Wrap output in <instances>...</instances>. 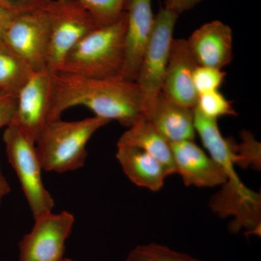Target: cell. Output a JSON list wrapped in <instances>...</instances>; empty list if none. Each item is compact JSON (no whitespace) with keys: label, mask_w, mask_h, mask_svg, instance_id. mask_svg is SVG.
Here are the masks:
<instances>
[{"label":"cell","mask_w":261,"mask_h":261,"mask_svg":"<svg viewBox=\"0 0 261 261\" xmlns=\"http://www.w3.org/2000/svg\"><path fill=\"white\" fill-rule=\"evenodd\" d=\"M34 72L4 44H0V94L17 97Z\"/></svg>","instance_id":"cell-18"},{"label":"cell","mask_w":261,"mask_h":261,"mask_svg":"<svg viewBox=\"0 0 261 261\" xmlns=\"http://www.w3.org/2000/svg\"><path fill=\"white\" fill-rule=\"evenodd\" d=\"M35 220L30 232L18 244L19 261H62L65 243L72 232L75 218L63 211L53 212Z\"/></svg>","instance_id":"cell-8"},{"label":"cell","mask_w":261,"mask_h":261,"mask_svg":"<svg viewBox=\"0 0 261 261\" xmlns=\"http://www.w3.org/2000/svg\"><path fill=\"white\" fill-rule=\"evenodd\" d=\"M44 8L50 25L47 70L55 73L68 51L99 27L78 0H47Z\"/></svg>","instance_id":"cell-5"},{"label":"cell","mask_w":261,"mask_h":261,"mask_svg":"<svg viewBox=\"0 0 261 261\" xmlns=\"http://www.w3.org/2000/svg\"><path fill=\"white\" fill-rule=\"evenodd\" d=\"M116 158L123 172L137 186L159 191L170 176L166 168L147 152L130 146L117 145Z\"/></svg>","instance_id":"cell-16"},{"label":"cell","mask_w":261,"mask_h":261,"mask_svg":"<svg viewBox=\"0 0 261 261\" xmlns=\"http://www.w3.org/2000/svg\"><path fill=\"white\" fill-rule=\"evenodd\" d=\"M126 261H200L160 244L140 245L130 250Z\"/></svg>","instance_id":"cell-19"},{"label":"cell","mask_w":261,"mask_h":261,"mask_svg":"<svg viewBox=\"0 0 261 261\" xmlns=\"http://www.w3.org/2000/svg\"><path fill=\"white\" fill-rule=\"evenodd\" d=\"M145 118L170 142L195 140L194 109L184 107L159 94L146 111Z\"/></svg>","instance_id":"cell-14"},{"label":"cell","mask_w":261,"mask_h":261,"mask_svg":"<svg viewBox=\"0 0 261 261\" xmlns=\"http://www.w3.org/2000/svg\"><path fill=\"white\" fill-rule=\"evenodd\" d=\"M197 66L186 39H173L161 93L179 106L194 109L198 94L192 77Z\"/></svg>","instance_id":"cell-11"},{"label":"cell","mask_w":261,"mask_h":261,"mask_svg":"<svg viewBox=\"0 0 261 261\" xmlns=\"http://www.w3.org/2000/svg\"><path fill=\"white\" fill-rule=\"evenodd\" d=\"M16 111V97L0 94V128L10 126Z\"/></svg>","instance_id":"cell-23"},{"label":"cell","mask_w":261,"mask_h":261,"mask_svg":"<svg viewBox=\"0 0 261 261\" xmlns=\"http://www.w3.org/2000/svg\"><path fill=\"white\" fill-rule=\"evenodd\" d=\"M217 120L204 116L196 108H194V124L196 134H198L205 149L216 162L224 168L227 174L228 180L233 187L241 188L243 184L240 181L233 166L240 162L238 154V146L221 135Z\"/></svg>","instance_id":"cell-15"},{"label":"cell","mask_w":261,"mask_h":261,"mask_svg":"<svg viewBox=\"0 0 261 261\" xmlns=\"http://www.w3.org/2000/svg\"><path fill=\"white\" fill-rule=\"evenodd\" d=\"M226 73L221 69L197 65L193 73L194 87L197 94L219 90L224 83Z\"/></svg>","instance_id":"cell-22"},{"label":"cell","mask_w":261,"mask_h":261,"mask_svg":"<svg viewBox=\"0 0 261 261\" xmlns=\"http://www.w3.org/2000/svg\"><path fill=\"white\" fill-rule=\"evenodd\" d=\"M187 43L197 65L221 70L232 61V31L220 20L202 25Z\"/></svg>","instance_id":"cell-13"},{"label":"cell","mask_w":261,"mask_h":261,"mask_svg":"<svg viewBox=\"0 0 261 261\" xmlns=\"http://www.w3.org/2000/svg\"><path fill=\"white\" fill-rule=\"evenodd\" d=\"M126 28L123 11L115 23L98 27L79 41L67 53L57 73L98 80L123 78Z\"/></svg>","instance_id":"cell-2"},{"label":"cell","mask_w":261,"mask_h":261,"mask_svg":"<svg viewBox=\"0 0 261 261\" xmlns=\"http://www.w3.org/2000/svg\"><path fill=\"white\" fill-rule=\"evenodd\" d=\"M47 0H0V6L20 13L39 8Z\"/></svg>","instance_id":"cell-24"},{"label":"cell","mask_w":261,"mask_h":261,"mask_svg":"<svg viewBox=\"0 0 261 261\" xmlns=\"http://www.w3.org/2000/svg\"><path fill=\"white\" fill-rule=\"evenodd\" d=\"M88 10L99 27L110 25L123 14L124 0H78Z\"/></svg>","instance_id":"cell-20"},{"label":"cell","mask_w":261,"mask_h":261,"mask_svg":"<svg viewBox=\"0 0 261 261\" xmlns=\"http://www.w3.org/2000/svg\"><path fill=\"white\" fill-rule=\"evenodd\" d=\"M44 5L17 13L3 41L34 73L47 70L50 25Z\"/></svg>","instance_id":"cell-7"},{"label":"cell","mask_w":261,"mask_h":261,"mask_svg":"<svg viewBox=\"0 0 261 261\" xmlns=\"http://www.w3.org/2000/svg\"><path fill=\"white\" fill-rule=\"evenodd\" d=\"M17 13L5 7L0 6V44H3L7 30Z\"/></svg>","instance_id":"cell-26"},{"label":"cell","mask_w":261,"mask_h":261,"mask_svg":"<svg viewBox=\"0 0 261 261\" xmlns=\"http://www.w3.org/2000/svg\"><path fill=\"white\" fill-rule=\"evenodd\" d=\"M10 191L9 184L7 181L4 175L2 172L1 167H0V204L3 197H5Z\"/></svg>","instance_id":"cell-27"},{"label":"cell","mask_w":261,"mask_h":261,"mask_svg":"<svg viewBox=\"0 0 261 261\" xmlns=\"http://www.w3.org/2000/svg\"><path fill=\"white\" fill-rule=\"evenodd\" d=\"M80 106L89 108L95 116L114 120L128 128L145 117L143 94L136 82L51 73L48 122L61 119L68 108Z\"/></svg>","instance_id":"cell-1"},{"label":"cell","mask_w":261,"mask_h":261,"mask_svg":"<svg viewBox=\"0 0 261 261\" xmlns=\"http://www.w3.org/2000/svg\"><path fill=\"white\" fill-rule=\"evenodd\" d=\"M117 145L130 146L147 152L160 161L170 175L176 173L171 143L145 117L120 137Z\"/></svg>","instance_id":"cell-17"},{"label":"cell","mask_w":261,"mask_h":261,"mask_svg":"<svg viewBox=\"0 0 261 261\" xmlns=\"http://www.w3.org/2000/svg\"><path fill=\"white\" fill-rule=\"evenodd\" d=\"M51 75L47 70L33 73L16 97V111L12 124L23 130L35 142L48 123Z\"/></svg>","instance_id":"cell-9"},{"label":"cell","mask_w":261,"mask_h":261,"mask_svg":"<svg viewBox=\"0 0 261 261\" xmlns=\"http://www.w3.org/2000/svg\"><path fill=\"white\" fill-rule=\"evenodd\" d=\"M62 261H73V260H72L71 259L66 258V257H65V258L63 259V260Z\"/></svg>","instance_id":"cell-28"},{"label":"cell","mask_w":261,"mask_h":261,"mask_svg":"<svg viewBox=\"0 0 261 261\" xmlns=\"http://www.w3.org/2000/svg\"><path fill=\"white\" fill-rule=\"evenodd\" d=\"M123 11L126 14V28L123 78L136 82L153 27L152 0H124Z\"/></svg>","instance_id":"cell-10"},{"label":"cell","mask_w":261,"mask_h":261,"mask_svg":"<svg viewBox=\"0 0 261 261\" xmlns=\"http://www.w3.org/2000/svg\"><path fill=\"white\" fill-rule=\"evenodd\" d=\"M177 13L161 7L154 15L152 33L144 51L136 82L142 90L145 113L159 97L162 89L172 44Z\"/></svg>","instance_id":"cell-6"},{"label":"cell","mask_w":261,"mask_h":261,"mask_svg":"<svg viewBox=\"0 0 261 261\" xmlns=\"http://www.w3.org/2000/svg\"><path fill=\"white\" fill-rule=\"evenodd\" d=\"M202 1L203 0H166L164 8L180 15L184 12L192 10Z\"/></svg>","instance_id":"cell-25"},{"label":"cell","mask_w":261,"mask_h":261,"mask_svg":"<svg viewBox=\"0 0 261 261\" xmlns=\"http://www.w3.org/2000/svg\"><path fill=\"white\" fill-rule=\"evenodd\" d=\"M95 116L80 121L48 122L36 140L44 171L65 173L83 167L87 143L97 130L110 123Z\"/></svg>","instance_id":"cell-3"},{"label":"cell","mask_w":261,"mask_h":261,"mask_svg":"<svg viewBox=\"0 0 261 261\" xmlns=\"http://www.w3.org/2000/svg\"><path fill=\"white\" fill-rule=\"evenodd\" d=\"M3 140L34 219L53 212L55 201L43 182L35 141L14 124L7 126Z\"/></svg>","instance_id":"cell-4"},{"label":"cell","mask_w":261,"mask_h":261,"mask_svg":"<svg viewBox=\"0 0 261 261\" xmlns=\"http://www.w3.org/2000/svg\"><path fill=\"white\" fill-rule=\"evenodd\" d=\"M176 173L186 186L214 187L228 181L224 168L195 143L185 140L171 143Z\"/></svg>","instance_id":"cell-12"},{"label":"cell","mask_w":261,"mask_h":261,"mask_svg":"<svg viewBox=\"0 0 261 261\" xmlns=\"http://www.w3.org/2000/svg\"><path fill=\"white\" fill-rule=\"evenodd\" d=\"M195 108L204 116L217 121L221 117L238 115L231 103L219 90L199 94Z\"/></svg>","instance_id":"cell-21"}]
</instances>
